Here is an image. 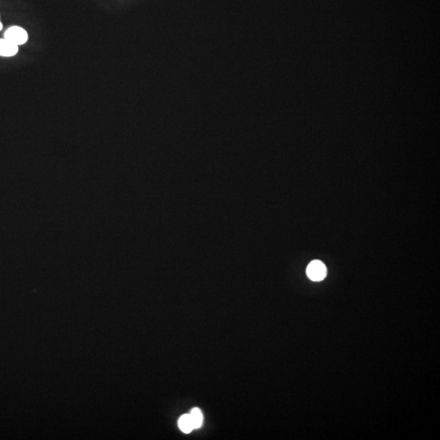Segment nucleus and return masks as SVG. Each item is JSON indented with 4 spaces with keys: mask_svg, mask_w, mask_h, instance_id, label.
<instances>
[{
    "mask_svg": "<svg viewBox=\"0 0 440 440\" xmlns=\"http://www.w3.org/2000/svg\"><path fill=\"white\" fill-rule=\"evenodd\" d=\"M189 416H190L194 429H198V428L201 427L202 421H203V416H202L201 411L199 409L195 408L191 411Z\"/></svg>",
    "mask_w": 440,
    "mask_h": 440,
    "instance_id": "obj_5",
    "label": "nucleus"
},
{
    "mask_svg": "<svg viewBox=\"0 0 440 440\" xmlns=\"http://www.w3.org/2000/svg\"><path fill=\"white\" fill-rule=\"evenodd\" d=\"M179 426H180V429H181L184 433H186V434L190 433V432L194 429L193 422H192V420H191V417L190 416H189V414L183 415L182 417L180 418V420H179Z\"/></svg>",
    "mask_w": 440,
    "mask_h": 440,
    "instance_id": "obj_4",
    "label": "nucleus"
},
{
    "mask_svg": "<svg viewBox=\"0 0 440 440\" xmlns=\"http://www.w3.org/2000/svg\"><path fill=\"white\" fill-rule=\"evenodd\" d=\"M5 38L19 47L27 42L29 35L25 29L15 25L7 29L5 34Z\"/></svg>",
    "mask_w": 440,
    "mask_h": 440,
    "instance_id": "obj_1",
    "label": "nucleus"
},
{
    "mask_svg": "<svg viewBox=\"0 0 440 440\" xmlns=\"http://www.w3.org/2000/svg\"><path fill=\"white\" fill-rule=\"evenodd\" d=\"M18 46L11 42L9 40L0 38V57H14L18 53Z\"/></svg>",
    "mask_w": 440,
    "mask_h": 440,
    "instance_id": "obj_3",
    "label": "nucleus"
},
{
    "mask_svg": "<svg viewBox=\"0 0 440 440\" xmlns=\"http://www.w3.org/2000/svg\"><path fill=\"white\" fill-rule=\"evenodd\" d=\"M2 29H3V24H2V22H1V21H0V31H1V30H2Z\"/></svg>",
    "mask_w": 440,
    "mask_h": 440,
    "instance_id": "obj_6",
    "label": "nucleus"
},
{
    "mask_svg": "<svg viewBox=\"0 0 440 440\" xmlns=\"http://www.w3.org/2000/svg\"><path fill=\"white\" fill-rule=\"evenodd\" d=\"M306 274L312 281H322L327 275V269L321 261L314 260L308 265Z\"/></svg>",
    "mask_w": 440,
    "mask_h": 440,
    "instance_id": "obj_2",
    "label": "nucleus"
}]
</instances>
